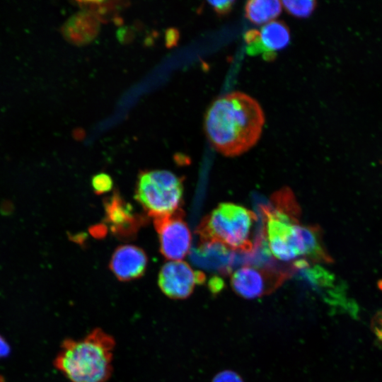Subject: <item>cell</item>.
I'll use <instances>...</instances> for the list:
<instances>
[{
  "label": "cell",
  "instance_id": "obj_19",
  "mask_svg": "<svg viewBox=\"0 0 382 382\" xmlns=\"http://www.w3.org/2000/svg\"><path fill=\"white\" fill-rule=\"evenodd\" d=\"M179 39L178 31L175 28H170L166 33V42L168 47L175 45Z\"/></svg>",
  "mask_w": 382,
  "mask_h": 382
},
{
  "label": "cell",
  "instance_id": "obj_11",
  "mask_svg": "<svg viewBox=\"0 0 382 382\" xmlns=\"http://www.w3.org/2000/svg\"><path fill=\"white\" fill-rule=\"evenodd\" d=\"M99 19L93 13L83 11L72 16L64 23L62 31L65 39L76 45L91 42L98 35Z\"/></svg>",
  "mask_w": 382,
  "mask_h": 382
},
{
  "label": "cell",
  "instance_id": "obj_17",
  "mask_svg": "<svg viewBox=\"0 0 382 382\" xmlns=\"http://www.w3.org/2000/svg\"><path fill=\"white\" fill-rule=\"evenodd\" d=\"M208 3L212 6L214 11L219 16L228 13L235 4V1H209Z\"/></svg>",
  "mask_w": 382,
  "mask_h": 382
},
{
  "label": "cell",
  "instance_id": "obj_6",
  "mask_svg": "<svg viewBox=\"0 0 382 382\" xmlns=\"http://www.w3.org/2000/svg\"><path fill=\"white\" fill-rule=\"evenodd\" d=\"M291 270H278L270 266L243 265L231 276V285L241 296L253 299L278 287Z\"/></svg>",
  "mask_w": 382,
  "mask_h": 382
},
{
  "label": "cell",
  "instance_id": "obj_20",
  "mask_svg": "<svg viewBox=\"0 0 382 382\" xmlns=\"http://www.w3.org/2000/svg\"><path fill=\"white\" fill-rule=\"evenodd\" d=\"M11 346L6 340L0 335V359L6 358L11 354Z\"/></svg>",
  "mask_w": 382,
  "mask_h": 382
},
{
  "label": "cell",
  "instance_id": "obj_10",
  "mask_svg": "<svg viewBox=\"0 0 382 382\" xmlns=\"http://www.w3.org/2000/svg\"><path fill=\"white\" fill-rule=\"evenodd\" d=\"M106 220L112 232L121 237L132 236L140 225L141 220L134 214L132 207L117 194H114L105 202Z\"/></svg>",
  "mask_w": 382,
  "mask_h": 382
},
{
  "label": "cell",
  "instance_id": "obj_18",
  "mask_svg": "<svg viewBox=\"0 0 382 382\" xmlns=\"http://www.w3.org/2000/svg\"><path fill=\"white\" fill-rule=\"evenodd\" d=\"M212 382H243V381L237 373L226 370L217 374Z\"/></svg>",
  "mask_w": 382,
  "mask_h": 382
},
{
  "label": "cell",
  "instance_id": "obj_2",
  "mask_svg": "<svg viewBox=\"0 0 382 382\" xmlns=\"http://www.w3.org/2000/svg\"><path fill=\"white\" fill-rule=\"evenodd\" d=\"M265 117L259 103L239 91L215 99L204 119V129L212 147L233 157L255 146L261 137Z\"/></svg>",
  "mask_w": 382,
  "mask_h": 382
},
{
  "label": "cell",
  "instance_id": "obj_16",
  "mask_svg": "<svg viewBox=\"0 0 382 382\" xmlns=\"http://www.w3.org/2000/svg\"><path fill=\"white\" fill-rule=\"evenodd\" d=\"M91 185L97 194L110 192L113 183L111 177L106 173H98L92 178Z\"/></svg>",
  "mask_w": 382,
  "mask_h": 382
},
{
  "label": "cell",
  "instance_id": "obj_5",
  "mask_svg": "<svg viewBox=\"0 0 382 382\" xmlns=\"http://www.w3.org/2000/svg\"><path fill=\"white\" fill-rule=\"evenodd\" d=\"M183 189V178L169 170L142 171L138 176L135 198L155 218L180 209Z\"/></svg>",
  "mask_w": 382,
  "mask_h": 382
},
{
  "label": "cell",
  "instance_id": "obj_12",
  "mask_svg": "<svg viewBox=\"0 0 382 382\" xmlns=\"http://www.w3.org/2000/svg\"><path fill=\"white\" fill-rule=\"evenodd\" d=\"M282 1L277 0H250L245 6V17L256 25L272 21L282 12Z\"/></svg>",
  "mask_w": 382,
  "mask_h": 382
},
{
  "label": "cell",
  "instance_id": "obj_3",
  "mask_svg": "<svg viewBox=\"0 0 382 382\" xmlns=\"http://www.w3.org/2000/svg\"><path fill=\"white\" fill-rule=\"evenodd\" d=\"M114 338L95 328L81 339H65L54 366L71 382H106L112 372Z\"/></svg>",
  "mask_w": 382,
  "mask_h": 382
},
{
  "label": "cell",
  "instance_id": "obj_15",
  "mask_svg": "<svg viewBox=\"0 0 382 382\" xmlns=\"http://www.w3.org/2000/svg\"><path fill=\"white\" fill-rule=\"evenodd\" d=\"M244 39L248 45L247 53L250 55H255L260 53H262L264 55L273 52L264 45L261 40L260 33L256 29L248 30L244 35Z\"/></svg>",
  "mask_w": 382,
  "mask_h": 382
},
{
  "label": "cell",
  "instance_id": "obj_14",
  "mask_svg": "<svg viewBox=\"0 0 382 382\" xmlns=\"http://www.w3.org/2000/svg\"><path fill=\"white\" fill-rule=\"evenodd\" d=\"M282 4L287 13L296 18L308 17L316 7V1L312 0L282 1Z\"/></svg>",
  "mask_w": 382,
  "mask_h": 382
},
{
  "label": "cell",
  "instance_id": "obj_7",
  "mask_svg": "<svg viewBox=\"0 0 382 382\" xmlns=\"http://www.w3.org/2000/svg\"><path fill=\"white\" fill-rule=\"evenodd\" d=\"M154 225L159 237L161 253L167 260H181L189 253L192 236L181 209L170 214L155 217Z\"/></svg>",
  "mask_w": 382,
  "mask_h": 382
},
{
  "label": "cell",
  "instance_id": "obj_8",
  "mask_svg": "<svg viewBox=\"0 0 382 382\" xmlns=\"http://www.w3.org/2000/svg\"><path fill=\"white\" fill-rule=\"evenodd\" d=\"M205 281V275L194 270L183 260H170L160 270L158 284L161 291L173 299H184L193 291L195 286Z\"/></svg>",
  "mask_w": 382,
  "mask_h": 382
},
{
  "label": "cell",
  "instance_id": "obj_9",
  "mask_svg": "<svg viewBox=\"0 0 382 382\" xmlns=\"http://www.w3.org/2000/svg\"><path fill=\"white\" fill-rule=\"evenodd\" d=\"M148 258L145 252L132 245L118 247L113 253L110 268L120 281H130L141 277L146 270Z\"/></svg>",
  "mask_w": 382,
  "mask_h": 382
},
{
  "label": "cell",
  "instance_id": "obj_1",
  "mask_svg": "<svg viewBox=\"0 0 382 382\" xmlns=\"http://www.w3.org/2000/svg\"><path fill=\"white\" fill-rule=\"evenodd\" d=\"M263 233L269 253L276 259L295 263H331L318 226L300 224L301 208L289 187L274 192L270 204L261 205Z\"/></svg>",
  "mask_w": 382,
  "mask_h": 382
},
{
  "label": "cell",
  "instance_id": "obj_4",
  "mask_svg": "<svg viewBox=\"0 0 382 382\" xmlns=\"http://www.w3.org/2000/svg\"><path fill=\"white\" fill-rule=\"evenodd\" d=\"M257 221V214L246 207L222 202L202 218L196 233L202 248L250 253L257 243L252 238V229Z\"/></svg>",
  "mask_w": 382,
  "mask_h": 382
},
{
  "label": "cell",
  "instance_id": "obj_13",
  "mask_svg": "<svg viewBox=\"0 0 382 382\" xmlns=\"http://www.w3.org/2000/svg\"><path fill=\"white\" fill-rule=\"evenodd\" d=\"M260 33L264 45L273 52L282 50L289 44L290 31L283 21H270L262 27Z\"/></svg>",
  "mask_w": 382,
  "mask_h": 382
}]
</instances>
